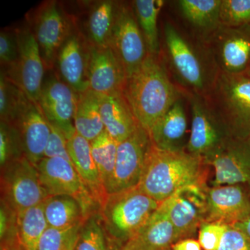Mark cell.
I'll use <instances>...</instances> for the list:
<instances>
[{
    "label": "cell",
    "instance_id": "2",
    "mask_svg": "<svg viewBox=\"0 0 250 250\" xmlns=\"http://www.w3.org/2000/svg\"><path fill=\"white\" fill-rule=\"evenodd\" d=\"M123 93L138 123L148 132L176 101L184 97L160 57L149 54L139 70L126 78Z\"/></svg>",
    "mask_w": 250,
    "mask_h": 250
},
{
    "label": "cell",
    "instance_id": "33",
    "mask_svg": "<svg viewBox=\"0 0 250 250\" xmlns=\"http://www.w3.org/2000/svg\"><path fill=\"white\" fill-rule=\"evenodd\" d=\"M75 250H111L99 213L90 215L82 224Z\"/></svg>",
    "mask_w": 250,
    "mask_h": 250
},
{
    "label": "cell",
    "instance_id": "21",
    "mask_svg": "<svg viewBox=\"0 0 250 250\" xmlns=\"http://www.w3.org/2000/svg\"><path fill=\"white\" fill-rule=\"evenodd\" d=\"M175 4L184 29L205 43L221 25L222 0H179Z\"/></svg>",
    "mask_w": 250,
    "mask_h": 250
},
{
    "label": "cell",
    "instance_id": "9",
    "mask_svg": "<svg viewBox=\"0 0 250 250\" xmlns=\"http://www.w3.org/2000/svg\"><path fill=\"white\" fill-rule=\"evenodd\" d=\"M186 99L190 104L192 116L187 151L204 160L217 152L232 136L205 98L189 95Z\"/></svg>",
    "mask_w": 250,
    "mask_h": 250
},
{
    "label": "cell",
    "instance_id": "11",
    "mask_svg": "<svg viewBox=\"0 0 250 250\" xmlns=\"http://www.w3.org/2000/svg\"><path fill=\"white\" fill-rule=\"evenodd\" d=\"M110 47L124 67L126 78L139 70L148 55L146 41L132 5L119 3Z\"/></svg>",
    "mask_w": 250,
    "mask_h": 250
},
{
    "label": "cell",
    "instance_id": "30",
    "mask_svg": "<svg viewBox=\"0 0 250 250\" xmlns=\"http://www.w3.org/2000/svg\"><path fill=\"white\" fill-rule=\"evenodd\" d=\"M47 228L43 202L17 213L18 238L27 250H37L41 238Z\"/></svg>",
    "mask_w": 250,
    "mask_h": 250
},
{
    "label": "cell",
    "instance_id": "14",
    "mask_svg": "<svg viewBox=\"0 0 250 250\" xmlns=\"http://www.w3.org/2000/svg\"><path fill=\"white\" fill-rule=\"evenodd\" d=\"M80 94L56 73L45 76L39 104L51 125L63 132L67 140L76 134L75 116Z\"/></svg>",
    "mask_w": 250,
    "mask_h": 250
},
{
    "label": "cell",
    "instance_id": "44",
    "mask_svg": "<svg viewBox=\"0 0 250 250\" xmlns=\"http://www.w3.org/2000/svg\"><path fill=\"white\" fill-rule=\"evenodd\" d=\"M231 227L241 231L248 239L250 240V213L246 218L233 224Z\"/></svg>",
    "mask_w": 250,
    "mask_h": 250
},
{
    "label": "cell",
    "instance_id": "20",
    "mask_svg": "<svg viewBox=\"0 0 250 250\" xmlns=\"http://www.w3.org/2000/svg\"><path fill=\"white\" fill-rule=\"evenodd\" d=\"M21 137L24 155L34 166L44 158L50 125L39 104L28 100L13 125Z\"/></svg>",
    "mask_w": 250,
    "mask_h": 250
},
{
    "label": "cell",
    "instance_id": "10",
    "mask_svg": "<svg viewBox=\"0 0 250 250\" xmlns=\"http://www.w3.org/2000/svg\"><path fill=\"white\" fill-rule=\"evenodd\" d=\"M15 32L18 47L17 61L12 67L1 71L31 101L38 103L45 70L40 49L31 29L22 28Z\"/></svg>",
    "mask_w": 250,
    "mask_h": 250
},
{
    "label": "cell",
    "instance_id": "35",
    "mask_svg": "<svg viewBox=\"0 0 250 250\" xmlns=\"http://www.w3.org/2000/svg\"><path fill=\"white\" fill-rule=\"evenodd\" d=\"M24 156L17 129L13 125L0 122V166Z\"/></svg>",
    "mask_w": 250,
    "mask_h": 250
},
{
    "label": "cell",
    "instance_id": "16",
    "mask_svg": "<svg viewBox=\"0 0 250 250\" xmlns=\"http://www.w3.org/2000/svg\"><path fill=\"white\" fill-rule=\"evenodd\" d=\"M203 161L214 171L210 187L248 185L250 182V136L245 139L231 137Z\"/></svg>",
    "mask_w": 250,
    "mask_h": 250
},
{
    "label": "cell",
    "instance_id": "19",
    "mask_svg": "<svg viewBox=\"0 0 250 250\" xmlns=\"http://www.w3.org/2000/svg\"><path fill=\"white\" fill-rule=\"evenodd\" d=\"M88 77L89 89L103 95L123 92L126 80L124 67L111 47L90 43Z\"/></svg>",
    "mask_w": 250,
    "mask_h": 250
},
{
    "label": "cell",
    "instance_id": "38",
    "mask_svg": "<svg viewBox=\"0 0 250 250\" xmlns=\"http://www.w3.org/2000/svg\"><path fill=\"white\" fill-rule=\"evenodd\" d=\"M50 125V134L46 146L44 158L60 157L72 163L67 149V139L62 131Z\"/></svg>",
    "mask_w": 250,
    "mask_h": 250
},
{
    "label": "cell",
    "instance_id": "43",
    "mask_svg": "<svg viewBox=\"0 0 250 250\" xmlns=\"http://www.w3.org/2000/svg\"><path fill=\"white\" fill-rule=\"evenodd\" d=\"M1 250H27L20 241L18 235L1 241Z\"/></svg>",
    "mask_w": 250,
    "mask_h": 250
},
{
    "label": "cell",
    "instance_id": "24",
    "mask_svg": "<svg viewBox=\"0 0 250 250\" xmlns=\"http://www.w3.org/2000/svg\"><path fill=\"white\" fill-rule=\"evenodd\" d=\"M98 95L105 130L118 143L125 141L140 125L127 100L123 92Z\"/></svg>",
    "mask_w": 250,
    "mask_h": 250
},
{
    "label": "cell",
    "instance_id": "18",
    "mask_svg": "<svg viewBox=\"0 0 250 250\" xmlns=\"http://www.w3.org/2000/svg\"><path fill=\"white\" fill-rule=\"evenodd\" d=\"M88 57L89 42L75 29L59 50L55 65L59 77L79 94L89 89Z\"/></svg>",
    "mask_w": 250,
    "mask_h": 250
},
{
    "label": "cell",
    "instance_id": "37",
    "mask_svg": "<svg viewBox=\"0 0 250 250\" xmlns=\"http://www.w3.org/2000/svg\"><path fill=\"white\" fill-rule=\"evenodd\" d=\"M229 225L219 222H203L199 228L198 241L203 250H218L224 234Z\"/></svg>",
    "mask_w": 250,
    "mask_h": 250
},
{
    "label": "cell",
    "instance_id": "28",
    "mask_svg": "<svg viewBox=\"0 0 250 250\" xmlns=\"http://www.w3.org/2000/svg\"><path fill=\"white\" fill-rule=\"evenodd\" d=\"M133 10L146 41L148 54L159 57L161 37L158 19L165 1L163 0H135Z\"/></svg>",
    "mask_w": 250,
    "mask_h": 250
},
{
    "label": "cell",
    "instance_id": "1",
    "mask_svg": "<svg viewBox=\"0 0 250 250\" xmlns=\"http://www.w3.org/2000/svg\"><path fill=\"white\" fill-rule=\"evenodd\" d=\"M159 57L185 98L189 95L206 98L220 74L207 44L172 20L163 24Z\"/></svg>",
    "mask_w": 250,
    "mask_h": 250
},
{
    "label": "cell",
    "instance_id": "39",
    "mask_svg": "<svg viewBox=\"0 0 250 250\" xmlns=\"http://www.w3.org/2000/svg\"><path fill=\"white\" fill-rule=\"evenodd\" d=\"M18 57L16 32L1 31L0 34V61L6 70L14 65Z\"/></svg>",
    "mask_w": 250,
    "mask_h": 250
},
{
    "label": "cell",
    "instance_id": "3",
    "mask_svg": "<svg viewBox=\"0 0 250 250\" xmlns=\"http://www.w3.org/2000/svg\"><path fill=\"white\" fill-rule=\"evenodd\" d=\"M207 166L187 150H162L153 145L138 187L161 204L184 188L206 185Z\"/></svg>",
    "mask_w": 250,
    "mask_h": 250
},
{
    "label": "cell",
    "instance_id": "32",
    "mask_svg": "<svg viewBox=\"0 0 250 250\" xmlns=\"http://www.w3.org/2000/svg\"><path fill=\"white\" fill-rule=\"evenodd\" d=\"M30 100L17 85L5 76L0 75V117L1 121L14 125L24 105Z\"/></svg>",
    "mask_w": 250,
    "mask_h": 250
},
{
    "label": "cell",
    "instance_id": "4",
    "mask_svg": "<svg viewBox=\"0 0 250 250\" xmlns=\"http://www.w3.org/2000/svg\"><path fill=\"white\" fill-rule=\"evenodd\" d=\"M160 204L136 187L109 194L99 210L111 250H119L145 225Z\"/></svg>",
    "mask_w": 250,
    "mask_h": 250
},
{
    "label": "cell",
    "instance_id": "26",
    "mask_svg": "<svg viewBox=\"0 0 250 250\" xmlns=\"http://www.w3.org/2000/svg\"><path fill=\"white\" fill-rule=\"evenodd\" d=\"M48 228L65 229L80 225L88 218L78 200L67 195L47 197L43 202Z\"/></svg>",
    "mask_w": 250,
    "mask_h": 250
},
{
    "label": "cell",
    "instance_id": "12",
    "mask_svg": "<svg viewBox=\"0 0 250 250\" xmlns=\"http://www.w3.org/2000/svg\"><path fill=\"white\" fill-rule=\"evenodd\" d=\"M75 29L71 20L57 1H47L38 9L31 31L45 70L53 68L59 50Z\"/></svg>",
    "mask_w": 250,
    "mask_h": 250
},
{
    "label": "cell",
    "instance_id": "23",
    "mask_svg": "<svg viewBox=\"0 0 250 250\" xmlns=\"http://www.w3.org/2000/svg\"><path fill=\"white\" fill-rule=\"evenodd\" d=\"M177 241L175 229L160 204L147 223L120 250H171Z\"/></svg>",
    "mask_w": 250,
    "mask_h": 250
},
{
    "label": "cell",
    "instance_id": "29",
    "mask_svg": "<svg viewBox=\"0 0 250 250\" xmlns=\"http://www.w3.org/2000/svg\"><path fill=\"white\" fill-rule=\"evenodd\" d=\"M118 4L113 1H103L92 9L88 21V39L92 45L110 47Z\"/></svg>",
    "mask_w": 250,
    "mask_h": 250
},
{
    "label": "cell",
    "instance_id": "13",
    "mask_svg": "<svg viewBox=\"0 0 250 250\" xmlns=\"http://www.w3.org/2000/svg\"><path fill=\"white\" fill-rule=\"evenodd\" d=\"M207 44L221 73L243 75L250 71V29L221 24Z\"/></svg>",
    "mask_w": 250,
    "mask_h": 250
},
{
    "label": "cell",
    "instance_id": "46",
    "mask_svg": "<svg viewBox=\"0 0 250 250\" xmlns=\"http://www.w3.org/2000/svg\"><path fill=\"white\" fill-rule=\"evenodd\" d=\"M248 75H250V71H249V72H248Z\"/></svg>",
    "mask_w": 250,
    "mask_h": 250
},
{
    "label": "cell",
    "instance_id": "22",
    "mask_svg": "<svg viewBox=\"0 0 250 250\" xmlns=\"http://www.w3.org/2000/svg\"><path fill=\"white\" fill-rule=\"evenodd\" d=\"M185 99L182 97L176 101L149 131L154 147L171 152L186 150L188 123Z\"/></svg>",
    "mask_w": 250,
    "mask_h": 250
},
{
    "label": "cell",
    "instance_id": "34",
    "mask_svg": "<svg viewBox=\"0 0 250 250\" xmlns=\"http://www.w3.org/2000/svg\"><path fill=\"white\" fill-rule=\"evenodd\" d=\"M82 224L65 229L47 228L36 250H75Z\"/></svg>",
    "mask_w": 250,
    "mask_h": 250
},
{
    "label": "cell",
    "instance_id": "47",
    "mask_svg": "<svg viewBox=\"0 0 250 250\" xmlns=\"http://www.w3.org/2000/svg\"></svg>",
    "mask_w": 250,
    "mask_h": 250
},
{
    "label": "cell",
    "instance_id": "15",
    "mask_svg": "<svg viewBox=\"0 0 250 250\" xmlns=\"http://www.w3.org/2000/svg\"><path fill=\"white\" fill-rule=\"evenodd\" d=\"M207 188V184L184 188L161 203L173 225L178 241L194 238L205 221Z\"/></svg>",
    "mask_w": 250,
    "mask_h": 250
},
{
    "label": "cell",
    "instance_id": "36",
    "mask_svg": "<svg viewBox=\"0 0 250 250\" xmlns=\"http://www.w3.org/2000/svg\"><path fill=\"white\" fill-rule=\"evenodd\" d=\"M221 23L250 30V0H222Z\"/></svg>",
    "mask_w": 250,
    "mask_h": 250
},
{
    "label": "cell",
    "instance_id": "41",
    "mask_svg": "<svg viewBox=\"0 0 250 250\" xmlns=\"http://www.w3.org/2000/svg\"><path fill=\"white\" fill-rule=\"evenodd\" d=\"M218 250H250V240L236 229L229 226Z\"/></svg>",
    "mask_w": 250,
    "mask_h": 250
},
{
    "label": "cell",
    "instance_id": "8",
    "mask_svg": "<svg viewBox=\"0 0 250 250\" xmlns=\"http://www.w3.org/2000/svg\"><path fill=\"white\" fill-rule=\"evenodd\" d=\"M36 167L47 196H71L80 202L87 216L99 213L100 207L71 162L60 157L43 158Z\"/></svg>",
    "mask_w": 250,
    "mask_h": 250
},
{
    "label": "cell",
    "instance_id": "5",
    "mask_svg": "<svg viewBox=\"0 0 250 250\" xmlns=\"http://www.w3.org/2000/svg\"><path fill=\"white\" fill-rule=\"evenodd\" d=\"M205 98L233 138L250 136V75L220 72Z\"/></svg>",
    "mask_w": 250,
    "mask_h": 250
},
{
    "label": "cell",
    "instance_id": "25",
    "mask_svg": "<svg viewBox=\"0 0 250 250\" xmlns=\"http://www.w3.org/2000/svg\"><path fill=\"white\" fill-rule=\"evenodd\" d=\"M67 149L74 167L100 208L108 194L100 180L90 141L76 133L67 140Z\"/></svg>",
    "mask_w": 250,
    "mask_h": 250
},
{
    "label": "cell",
    "instance_id": "31",
    "mask_svg": "<svg viewBox=\"0 0 250 250\" xmlns=\"http://www.w3.org/2000/svg\"><path fill=\"white\" fill-rule=\"evenodd\" d=\"M90 146L100 180L106 192L116 166L118 143L104 130L98 137L90 142Z\"/></svg>",
    "mask_w": 250,
    "mask_h": 250
},
{
    "label": "cell",
    "instance_id": "27",
    "mask_svg": "<svg viewBox=\"0 0 250 250\" xmlns=\"http://www.w3.org/2000/svg\"><path fill=\"white\" fill-rule=\"evenodd\" d=\"M77 134L91 142L105 130L98 93L88 89L80 94L75 116Z\"/></svg>",
    "mask_w": 250,
    "mask_h": 250
},
{
    "label": "cell",
    "instance_id": "48",
    "mask_svg": "<svg viewBox=\"0 0 250 250\" xmlns=\"http://www.w3.org/2000/svg\"></svg>",
    "mask_w": 250,
    "mask_h": 250
},
{
    "label": "cell",
    "instance_id": "6",
    "mask_svg": "<svg viewBox=\"0 0 250 250\" xmlns=\"http://www.w3.org/2000/svg\"><path fill=\"white\" fill-rule=\"evenodd\" d=\"M1 200L16 212L41 205L48 197L41 185L37 167L25 156L1 168Z\"/></svg>",
    "mask_w": 250,
    "mask_h": 250
},
{
    "label": "cell",
    "instance_id": "42",
    "mask_svg": "<svg viewBox=\"0 0 250 250\" xmlns=\"http://www.w3.org/2000/svg\"><path fill=\"white\" fill-rule=\"evenodd\" d=\"M172 250H203L198 240L194 238H184L174 243Z\"/></svg>",
    "mask_w": 250,
    "mask_h": 250
},
{
    "label": "cell",
    "instance_id": "7",
    "mask_svg": "<svg viewBox=\"0 0 250 250\" xmlns=\"http://www.w3.org/2000/svg\"><path fill=\"white\" fill-rule=\"evenodd\" d=\"M152 147L149 132L141 125L118 143L114 172L106 188L108 195L138 187Z\"/></svg>",
    "mask_w": 250,
    "mask_h": 250
},
{
    "label": "cell",
    "instance_id": "40",
    "mask_svg": "<svg viewBox=\"0 0 250 250\" xmlns=\"http://www.w3.org/2000/svg\"><path fill=\"white\" fill-rule=\"evenodd\" d=\"M18 235L17 213L1 200L0 205V238L1 241Z\"/></svg>",
    "mask_w": 250,
    "mask_h": 250
},
{
    "label": "cell",
    "instance_id": "17",
    "mask_svg": "<svg viewBox=\"0 0 250 250\" xmlns=\"http://www.w3.org/2000/svg\"><path fill=\"white\" fill-rule=\"evenodd\" d=\"M205 221L231 226L250 213V192L246 185L208 187L206 191Z\"/></svg>",
    "mask_w": 250,
    "mask_h": 250
},
{
    "label": "cell",
    "instance_id": "45",
    "mask_svg": "<svg viewBox=\"0 0 250 250\" xmlns=\"http://www.w3.org/2000/svg\"><path fill=\"white\" fill-rule=\"evenodd\" d=\"M247 187L248 188V190H249V191L250 192V182L249 183H248V185H247Z\"/></svg>",
    "mask_w": 250,
    "mask_h": 250
}]
</instances>
